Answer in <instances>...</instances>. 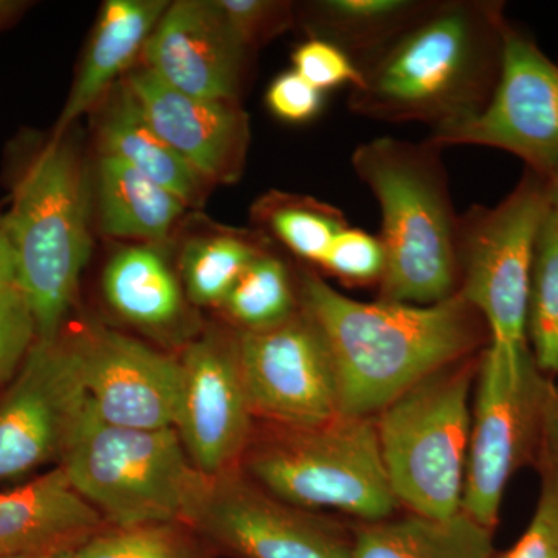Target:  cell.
<instances>
[{
	"instance_id": "obj_1",
	"label": "cell",
	"mask_w": 558,
	"mask_h": 558,
	"mask_svg": "<svg viewBox=\"0 0 558 558\" xmlns=\"http://www.w3.org/2000/svg\"><path fill=\"white\" fill-rule=\"evenodd\" d=\"M296 288L332 352L343 416L374 417L425 377L490 344L486 322L459 293L429 306L365 303L312 269L301 271Z\"/></svg>"
},
{
	"instance_id": "obj_2",
	"label": "cell",
	"mask_w": 558,
	"mask_h": 558,
	"mask_svg": "<svg viewBox=\"0 0 558 558\" xmlns=\"http://www.w3.org/2000/svg\"><path fill=\"white\" fill-rule=\"evenodd\" d=\"M499 0H435L360 72L348 108L381 123L432 132L476 119L494 97L510 24Z\"/></svg>"
},
{
	"instance_id": "obj_3",
	"label": "cell",
	"mask_w": 558,
	"mask_h": 558,
	"mask_svg": "<svg viewBox=\"0 0 558 558\" xmlns=\"http://www.w3.org/2000/svg\"><path fill=\"white\" fill-rule=\"evenodd\" d=\"M14 156L7 230L36 339L50 340L64 329L90 256L92 180L69 132L24 140Z\"/></svg>"
},
{
	"instance_id": "obj_4",
	"label": "cell",
	"mask_w": 558,
	"mask_h": 558,
	"mask_svg": "<svg viewBox=\"0 0 558 558\" xmlns=\"http://www.w3.org/2000/svg\"><path fill=\"white\" fill-rule=\"evenodd\" d=\"M442 149L377 137L352 153V170L379 202L385 270L379 301L429 306L457 295L459 215Z\"/></svg>"
},
{
	"instance_id": "obj_5",
	"label": "cell",
	"mask_w": 558,
	"mask_h": 558,
	"mask_svg": "<svg viewBox=\"0 0 558 558\" xmlns=\"http://www.w3.org/2000/svg\"><path fill=\"white\" fill-rule=\"evenodd\" d=\"M58 468L108 527L190 526L207 487L178 429L106 424L89 400Z\"/></svg>"
},
{
	"instance_id": "obj_6",
	"label": "cell",
	"mask_w": 558,
	"mask_h": 558,
	"mask_svg": "<svg viewBox=\"0 0 558 558\" xmlns=\"http://www.w3.org/2000/svg\"><path fill=\"white\" fill-rule=\"evenodd\" d=\"M241 470L274 497L312 512L336 509L376 523L399 508L374 417L340 414L299 428L255 425Z\"/></svg>"
},
{
	"instance_id": "obj_7",
	"label": "cell",
	"mask_w": 558,
	"mask_h": 558,
	"mask_svg": "<svg viewBox=\"0 0 558 558\" xmlns=\"http://www.w3.org/2000/svg\"><path fill=\"white\" fill-rule=\"evenodd\" d=\"M483 352L436 371L374 416L392 494L411 513L444 520L461 512L470 391Z\"/></svg>"
},
{
	"instance_id": "obj_8",
	"label": "cell",
	"mask_w": 558,
	"mask_h": 558,
	"mask_svg": "<svg viewBox=\"0 0 558 558\" xmlns=\"http://www.w3.org/2000/svg\"><path fill=\"white\" fill-rule=\"evenodd\" d=\"M550 384L529 344L481 355L461 508L481 526L494 531L509 481L537 465Z\"/></svg>"
},
{
	"instance_id": "obj_9",
	"label": "cell",
	"mask_w": 558,
	"mask_h": 558,
	"mask_svg": "<svg viewBox=\"0 0 558 558\" xmlns=\"http://www.w3.org/2000/svg\"><path fill=\"white\" fill-rule=\"evenodd\" d=\"M546 209V180L524 170L498 205H473L459 216L458 293L486 322L492 344H527L532 259Z\"/></svg>"
},
{
	"instance_id": "obj_10",
	"label": "cell",
	"mask_w": 558,
	"mask_h": 558,
	"mask_svg": "<svg viewBox=\"0 0 558 558\" xmlns=\"http://www.w3.org/2000/svg\"><path fill=\"white\" fill-rule=\"evenodd\" d=\"M86 405L72 332L36 339L0 398V484L60 464Z\"/></svg>"
},
{
	"instance_id": "obj_11",
	"label": "cell",
	"mask_w": 558,
	"mask_h": 558,
	"mask_svg": "<svg viewBox=\"0 0 558 558\" xmlns=\"http://www.w3.org/2000/svg\"><path fill=\"white\" fill-rule=\"evenodd\" d=\"M236 332L242 380L255 421L299 428L340 416L332 352L303 307L277 328Z\"/></svg>"
},
{
	"instance_id": "obj_12",
	"label": "cell",
	"mask_w": 558,
	"mask_h": 558,
	"mask_svg": "<svg viewBox=\"0 0 558 558\" xmlns=\"http://www.w3.org/2000/svg\"><path fill=\"white\" fill-rule=\"evenodd\" d=\"M427 142L484 146L523 160L524 170L546 178L558 163V64L531 35L510 25L505 61L494 97L483 113L449 130L429 132Z\"/></svg>"
},
{
	"instance_id": "obj_13",
	"label": "cell",
	"mask_w": 558,
	"mask_h": 558,
	"mask_svg": "<svg viewBox=\"0 0 558 558\" xmlns=\"http://www.w3.org/2000/svg\"><path fill=\"white\" fill-rule=\"evenodd\" d=\"M190 526L241 558H352L354 532L281 501L241 469L207 480Z\"/></svg>"
},
{
	"instance_id": "obj_14",
	"label": "cell",
	"mask_w": 558,
	"mask_h": 558,
	"mask_svg": "<svg viewBox=\"0 0 558 558\" xmlns=\"http://www.w3.org/2000/svg\"><path fill=\"white\" fill-rule=\"evenodd\" d=\"M182 395L175 429L207 480L240 470L255 429L242 380L236 329L211 328L180 355Z\"/></svg>"
},
{
	"instance_id": "obj_15",
	"label": "cell",
	"mask_w": 558,
	"mask_h": 558,
	"mask_svg": "<svg viewBox=\"0 0 558 558\" xmlns=\"http://www.w3.org/2000/svg\"><path fill=\"white\" fill-rule=\"evenodd\" d=\"M70 332L87 400L101 421L135 429L175 427L182 395L179 357L101 325Z\"/></svg>"
},
{
	"instance_id": "obj_16",
	"label": "cell",
	"mask_w": 558,
	"mask_h": 558,
	"mask_svg": "<svg viewBox=\"0 0 558 558\" xmlns=\"http://www.w3.org/2000/svg\"><path fill=\"white\" fill-rule=\"evenodd\" d=\"M252 50L215 0L170 3L143 50L145 68L191 97L240 101Z\"/></svg>"
},
{
	"instance_id": "obj_17",
	"label": "cell",
	"mask_w": 558,
	"mask_h": 558,
	"mask_svg": "<svg viewBox=\"0 0 558 558\" xmlns=\"http://www.w3.org/2000/svg\"><path fill=\"white\" fill-rule=\"evenodd\" d=\"M124 86L160 137L207 183H234L244 172L250 121L240 101L191 97L150 70H131Z\"/></svg>"
},
{
	"instance_id": "obj_18",
	"label": "cell",
	"mask_w": 558,
	"mask_h": 558,
	"mask_svg": "<svg viewBox=\"0 0 558 558\" xmlns=\"http://www.w3.org/2000/svg\"><path fill=\"white\" fill-rule=\"evenodd\" d=\"M106 526L64 475L51 469L0 492V558L53 556L76 550Z\"/></svg>"
},
{
	"instance_id": "obj_19",
	"label": "cell",
	"mask_w": 558,
	"mask_h": 558,
	"mask_svg": "<svg viewBox=\"0 0 558 558\" xmlns=\"http://www.w3.org/2000/svg\"><path fill=\"white\" fill-rule=\"evenodd\" d=\"M170 2L165 0H108L102 3L89 47L51 134L64 135L83 113L89 112L142 57L146 43Z\"/></svg>"
},
{
	"instance_id": "obj_20",
	"label": "cell",
	"mask_w": 558,
	"mask_h": 558,
	"mask_svg": "<svg viewBox=\"0 0 558 558\" xmlns=\"http://www.w3.org/2000/svg\"><path fill=\"white\" fill-rule=\"evenodd\" d=\"M106 97L97 126L101 156L123 160L171 191L186 207H199L208 183L154 130L123 81Z\"/></svg>"
},
{
	"instance_id": "obj_21",
	"label": "cell",
	"mask_w": 558,
	"mask_h": 558,
	"mask_svg": "<svg viewBox=\"0 0 558 558\" xmlns=\"http://www.w3.org/2000/svg\"><path fill=\"white\" fill-rule=\"evenodd\" d=\"M435 0H317L295 5L296 24L310 38L339 47L365 68L421 20Z\"/></svg>"
},
{
	"instance_id": "obj_22",
	"label": "cell",
	"mask_w": 558,
	"mask_h": 558,
	"mask_svg": "<svg viewBox=\"0 0 558 558\" xmlns=\"http://www.w3.org/2000/svg\"><path fill=\"white\" fill-rule=\"evenodd\" d=\"M92 197L102 233L159 244L168 240L186 204L116 157H98Z\"/></svg>"
},
{
	"instance_id": "obj_23",
	"label": "cell",
	"mask_w": 558,
	"mask_h": 558,
	"mask_svg": "<svg viewBox=\"0 0 558 558\" xmlns=\"http://www.w3.org/2000/svg\"><path fill=\"white\" fill-rule=\"evenodd\" d=\"M102 293L124 322L170 332L185 317V300L167 260L149 245L119 250L102 271Z\"/></svg>"
},
{
	"instance_id": "obj_24",
	"label": "cell",
	"mask_w": 558,
	"mask_h": 558,
	"mask_svg": "<svg viewBox=\"0 0 558 558\" xmlns=\"http://www.w3.org/2000/svg\"><path fill=\"white\" fill-rule=\"evenodd\" d=\"M492 532L464 512L444 520L409 512L355 529L352 558H495Z\"/></svg>"
},
{
	"instance_id": "obj_25",
	"label": "cell",
	"mask_w": 558,
	"mask_h": 558,
	"mask_svg": "<svg viewBox=\"0 0 558 558\" xmlns=\"http://www.w3.org/2000/svg\"><path fill=\"white\" fill-rule=\"evenodd\" d=\"M267 250L250 234L220 233L194 238L180 253V274L185 293L196 306L220 307L242 271Z\"/></svg>"
},
{
	"instance_id": "obj_26",
	"label": "cell",
	"mask_w": 558,
	"mask_h": 558,
	"mask_svg": "<svg viewBox=\"0 0 558 558\" xmlns=\"http://www.w3.org/2000/svg\"><path fill=\"white\" fill-rule=\"evenodd\" d=\"M220 310L234 329L256 332L277 328L300 311L299 288L288 264L269 248L242 271Z\"/></svg>"
},
{
	"instance_id": "obj_27",
	"label": "cell",
	"mask_w": 558,
	"mask_h": 558,
	"mask_svg": "<svg viewBox=\"0 0 558 558\" xmlns=\"http://www.w3.org/2000/svg\"><path fill=\"white\" fill-rule=\"evenodd\" d=\"M255 219L293 255L318 267L333 240L349 227L339 208L314 197L277 191L256 204Z\"/></svg>"
},
{
	"instance_id": "obj_28",
	"label": "cell",
	"mask_w": 558,
	"mask_h": 558,
	"mask_svg": "<svg viewBox=\"0 0 558 558\" xmlns=\"http://www.w3.org/2000/svg\"><path fill=\"white\" fill-rule=\"evenodd\" d=\"M526 339L538 369L558 384V231L548 211L532 259Z\"/></svg>"
},
{
	"instance_id": "obj_29",
	"label": "cell",
	"mask_w": 558,
	"mask_h": 558,
	"mask_svg": "<svg viewBox=\"0 0 558 558\" xmlns=\"http://www.w3.org/2000/svg\"><path fill=\"white\" fill-rule=\"evenodd\" d=\"M196 529L185 523L105 527L73 553L75 558H211Z\"/></svg>"
},
{
	"instance_id": "obj_30",
	"label": "cell",
	"mask_w": 558,
	"mask_h": 558,
	"mask_svg": "<svg viewBox=\"0 0 558 558\" xmlns=\"http://www.w3.org/2000/svg\"><path fill=\"white\" fill-rule=\"evenodd\" d=\"M319 267L348 286H379L385 270L384 245L376 234L349 226L333 240Z\"/></svg>"
},
{
	"instance_id": "obj_31",
	"label": "cell",
	"mask_w": 558,
	"mask_h": 558,
	"mask_svg": "<svg viewBox=\"0 0 558 558\" xmlns=\"http://www.w3.org/2000/svg\"><path fill=\"white\" fill-rule=\"evenodd\" d=\"M233 31L250 50L296 25L295 3L282 0H215Z\"/></svg>"
},
{
	"instance_id": "obj_32",
	"label": "cell",
	"mask_w": 558,
	"mask_h": 558,
	"mask_svg": "<svg viewBox=\"0 0 558 558\" xmlns=\"http://www.w3.org/2000/svg\"><path fill=\"white\" fill-rule=\"evenodd\" d=\"M292 62L293 70L323 94L344 84L349 89H354L363 83L362 72L354 61L326 40H304L293 51Z\"/></svg>"
},
{
	"instance_id": "obj_33",
	"label": "cell",
	"mask_w": 558,
	"mask_h": 558,
	"mask_svg": "<svg viewBox=\"0 0 558 558\" xmlns=\"http://www.w3.org/2000/svg\"><path fill=\"white\" fill-rule=\"evenodd\" d=\"M537 509L513 548L495 558H558V480L545 470Z\"/></svg>"
},
{
	"instance_id": "obj_34",
	"label": "cell",
	"mask_w": 558,
	"mask_h": 558,
	"mask_svg": "<svg viewBox=\"0 0 558 558\" xmlns=\"http://www.w3.org/2000/svg\"><path fill=\"white\" fill-rule=\"evenodd\" d=\"M35 341V319L20 290L0 310V388L13 379Z\"/></svg>"
},
{
	"instance_id": "obj_35",
	"label": "cell",
	"mask_w": 558,
	"mask_h": 558,
	"mask_svg": "<svg viewBox=\"0 0 558 558\" xmlns=\"http://www.w3.org/2000/svg\"><path fill=\"white\" fill-rule=\"evenodd\" d=\"M267 108L288 123L314 120L323 108V92L315 89L295 70L281 73L266 92Z\"/></svg>"
},
{
	"instance_id": "obj_36",
	"label": "cell",
	"mask_w": 558,
	"mask_h": 558,
	"mask_svg": "<svg viewBox=\"0 0 558 558\" xmlns=\"http://www.w3.org/2000/svg\"><path fill=\"white\" fill-rule=\"evenodd\" d=\"M535 468L549 472L558 480V384L554 380L546 399L542 449Z\"/></svg>"
},
{
	"instance_id": "obj_37",
	"label": "cell",
	"mask_w": 558,
	"mask_h": 558,
	"mask_svg": "<svg viewBox=\"0 0 558 558\" xmlns=\"http://www.w3.org/2000/svg\"><path fill=\"white\" fill-rule=\"evenodd\" d=\"M17 292H20V286H17L16 255L7 230L5 213L0 211V310Z\"/></svg>"
},
{
	"instance_id": "obj_38",
	"label": "cell",
	"mask_w": 558,
	"mask_h": 558,
	"mask_svg": "<svg viewBox=\"0 0 558 558\" xmlns=\"http://www.w3.org/2000/svg\"><path fill=\"white\" fill-rule=\"evenodd\" d=\"M546 199H548V216L558 231V163L546 178Z\"/></svg>"
},
{
	"instance_id": "obj_39",
	"label": "cell",
	"mask_w": 558,
	"mask_h": 558,
	"mask_svg": "<svg viewBox=\"0 0 558 558\" xmlns=\"http://www.w3.org/2000/svg\"><path fill=\"white\" fill-rule=\"evenodd\" d=\"M28 3L20 0H0V28L7 27L11 22L21 16L22 11L27 9Z\"/></svg>"
},
{
	"instance_id": "obj_40",
	"label": "cell",
	"mask_w": 558,
	"mask_h": 558,
	"mask_svg": "<svg viewBox=\"0 0 558 558\" xmlns=\"http://www.w3.org/2000/svg\"><path fill=\"white\" fill-rule=\"evenodd\" d=\"M73 553H75V550H64V553L57 554L53 558H75Z\"/></svg>"
},
{
	"instance_id": "obj_41",
	"label": "cell",
	"mask_w": 558,
	"mask_h": 558,
	"mask_svg": "<svg viewBox=\"0 0 558 558\" xmlns=\"http://www.w3.org/2000/svg\"><path fill=\"white\" fill-rule=\"evenodd\" d=\"M60 554V553H58ZM57 556V554H53V556H28V557H7V558H53Z\"/></svg>"
}]
</instances>
